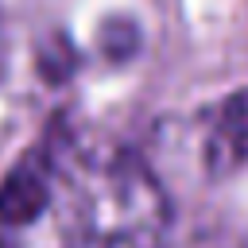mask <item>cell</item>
<instances>
[{
	"label": "cell",
	"mask_w": 248,
	"mask_h": 248,
	"mask_svg": "<svg viewBox=\"0 0 248 248\" xmlns=\"http://www.w3.org/2000/svg\"><path fill=\"white\" fill-rule=\"evenodd\" d=\"M167 232L159 178L112 140L46 136L0 186V248H167Z\"/></svg>",
	"instance_id": "cell-1"
},
{
	"label": "cell",
	"mask_w": 248,
	"mask_h": 248,
	"mask_svg": "<svg viewBox=\"0 0 248 248\" xmlns=\"http://www.w3.org/2000/svg\"><path fill=\"white\" fill-rule=\"evenodd\" d=\"M209 159L213 167H232L248 155V97L225 101L213 116V136H209Z\"/></svg>",
	"instance_id": "cell-2"
}]
</instances>
